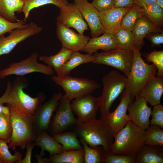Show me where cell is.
Masks as SVG:
<instances>
[{
    "mask_svg": "<svg viewBox=\"0 0 163 163\" xmlns=\"http://www.w3.org/2000/svg\"><path fill=\"white\" fill-rule=\"evenodd\" d=\"M73 113L79 122L83 123L96 119L100 107V99L87 94L74 99L70 103Z\"/></svg>",
    "mask_w": 163,
    "mask_h": 163,
    "instance_id": "cell-12",
    "label": "cell"
},
{
    "mask_svg": "<svg viewBox=\"0 0 163 163\" xmlns=\"http://www.w3.org/2000/svg\"><path fill=\"white\" fill-rule=\"evenodd\" d=\"M74 128L77 136L89 146L101 145L106 152H110L114 135L101 118L83 123L78 120Z\"/></svg>",
    "mask_w": 163,
    "mask_h": 163,
    "instance_id": "cell-1",
    "label": "cell"
},
{
    "mask_svg": "<svg viewBox=\"0 0 163 163\" xmlns=\"http://www.w3.org/2000/svg\"></svg>",
    "mask_w": 163,
    "mask_h": 163,
    "instance_id": "cell-52",
    "label": "cell"
},
{
    "mask_svg": "<svg viewBox=\"0 0 163 163\" xmlns=\"http://www.w3.org/2000/svg\"><path fill=\"white\" fill-rule=\"evenodd\" d=\"M132 32L134 37V46L140 50L144 43V39L148 34L163 30L143 14L137 20Z\"/></svg>",
    "mask_w": 163,
    "mask_h": 163,
    "instance_id": "cell-20",
    "label": "cell"
},
{
    "mask_svg": "<svg viewBox=\"0 0 163 163\" xmlns=\"http://www.w3.org/2000/svg\"><path fill=\"white\" fill-rule=\"evenodd\" d=\"M156 2L163 8V0H156Z\"/></svg>",
    "mask_w": 163,
    "mask_h": 163,
    "instance_id": "cell-50",
    "label": "cell"
},
{
    "mask_svg": "<svg viewBox=\"0 0 163 163\" xmlns=\"http://www.w3.org/2000/svg\"><path fill=\"white\" fill-rule=\"evenodd\" d=\"M34 142L35 145L40 147L41 151L40 154L42 156L44 155L45 151L48 152L50 157L64 151L62 145L58 143L53 136L49 135L47 131H43L38 134Z\"/></svg>",
    "mask_w": 163,
    "mask_h": 163,
    "instance_id": "cell-24",
    "label": "cell"
},
{
    "mask_svg": "<svg viewBox=\"0 0 163 163\" xmlns=\"http://www.w3.org/2000/svg\"><path fill=\"white\" fill-rule=\"evenodd\" d=\"M135 99V101H131L127 107L130 120L137 126L146 130L150 125L151 107L148 106L143 97L137 95Z\"/></svg>",
    "mask_w": 163,
    "mask_h": 163,
    "instance_id": "cell-17",
    "label": "cell"
},
{
    "mask_svg": "<svg viewBox=\"0 0 163 163\" xmlns=\"http://www.w3.org/2000/svg\"><path fill=\"white\" fill-rule=\"evenodd\" d=\"M0 163H4L2 160L0 159Z\"/></svg>",
    "mask_w": 163,
    "mask_h": 163,
    "instance_id": "cell-51",
    "label": "cell"
},
{
    "mask_svg": "<svg viewBox=\"0 0 163 163\" xmlns=\"http://www.w3.org/2000/svg\"><path fill=\"white\" fill-rule=\"evenodd\" d=\"M8 149L7 142L0 138V159L4 163H17L22 159V155L20 152L15 150L13 155Z\"/></svg>",
    "mask_w": 163,
    "mask_h": 163,
    "instance_id": "cell-36",
    "label": "cell"
},
{
    "mask_svg": "<svg viewBox=\"0 0 163 163\" xmlns=\"http://www.w3.org/2000/svg\"><path fill=\"white\" fill-rule=\"evenodd\" d=\"M163 94V78L155 76L145 85L138 95L151 106L160 103Z\"/></svg>",
    "mask_w": 163,
    "mask_h": 163,
    "instance_id": "cell-21",
    "label": "cell"
},
{
    "mask_svg": "<svg viewBox=\"0 0 163 163\" xmlns=\"http://www.w3.org/2000/svg\"><path fill=\"white\" fill-rule=\"evenodd\" d=\"M11 85V83L10 82H8V83L5 92L3 95L0 97V104L7 103L8 94Z\"/></svg>",
    "mask_w": 163,
    "mask_h": 163,
    "instance_id": "cell-46",
    "label": "cell"
},
{
    "mask_svg": "<svg viewBox=\"0 0 163 163\" xmlns=\"http://www.w3.org/2000/svg\"><path fill=\"white\" fill-rule=\"evenodd\" d=\"M51 163H84L83 149L63 151L50 157Z\"/></svg>",
    "mask_w": 163,
    "mask_h": 163,
    "instance_id": "cell-28",
    "label": "cell"
},
{
    "mask_svg": "<svg viewBox=\"0 0 163 163\" xmlns=\"http://www.w3.org/2000/svg\"><path fill=\"white\" fill-rule=\"evenodd\" d=\"M91 3L98 11L106 10L114 7L113 0H93Z\"/></svg>",
    "mask_w": 163,
    "mask_h": 163,
    "instance_id": "cell-42",
    "label": "cell"
},
{
    "mask_svg": "<svg viewBox=\"0 0 163 163\" xmlns=\"http://www.w3.org/2000/svg\"><path fill=\"white\" fill-rule=\"evenodd\" d=\"M35 145V143L33 142L28 143L26 146L27 152L25 156L23 159L20 160L17 163H31V153Z\"/></svg>",
    "mask_w": 163,
    "mask_h": 163,
    "instance_id": "cell-44",
    "label": "cell"
},
{
    "mask_svg": "<svg viewBox=\"0 0 163 163\" xmlns=\"http://www.w3.org/2000/svg\"><path fill=\"white\" fill-rule=\"evenodd\" d=\"M136 154L120 155L106 152L103 163H135Z\"/></svg>",
    "mask_w": 163,
    "mask_h": 163,
    "instance_id": "cell-40",
    "label": "cell"
},
{
    "mask_svg": "<svg viewBox=\"0 0 163 163\" xmlns=\"http://www.w3.org/2000/svg\"><path fill=\"white\" fill-rule=\"evenodd\" d=\"M162 147L144 144L136 154L135 163H163Z\"/></svg>",
    "mask_w": 163,
    "mask_h": 163,
    "instance_id": "cell-23",
    "label": "cell"
},
{
    "mask_svg": "<svg viewBox=\"0 0 163 163\" xmlns=\"http://www.w3.org/2000/svg\"><path fill=\"white\" fill-rule=\"evenodd\" d=\"M2 112L6 115L10 114V109L9 107L7 106H3L2 108Z\"/></svg>",
    "mask_w": 163,
    "mask_h": 163,
    "instance_id": "cell-49",
    "label": "cell"
},
{
    "mask_svg": "<svg viewBox=\"0 0 163 163\" xmlns=\"http://www.w3.org/2000/svg\"><path fill=\"white\" fill-rule=\"evenodd\" d=\"M132 49L134 55L132 65L125 88L129 91L131 101L147 83L155 76L157 69L153 64L145 62L141 57L140 50L134 46Z\"/></svg>",
    "mask_w": 163,
    "mask_h": 163,
    "instance_id": "cell-4",
    "label": "cell"
},
{
    "mask_svg": "<svg viewBox=\"0 0 163 163\" xmlns=\"http://www.w3.org/2000/svg\"><path fill=\"white\" fill-rule=\"evenodd\" d=\"M146 57L148 61L153 63L156 67L157 76L163 77V51H153Z\"/></svg>",
    "mask_w": 163,
    "mask_h": 163,
    "instance_id": "cell-39",
    "label": "cell"
},
{
    "mask_svg": "<svg viewBox=\"0 0 163 163\" xmlns=\"http://www.w3.org/2000/svg\"><path fill=\"white\" fill-rule=\"evenodd\" d=\"M113 34L118 47L124 50H131L134 46V37L132 31L120 28Z\"/></svg>",
    "mask_w": 163,
    "mask_h": 163,
    "instance_id": "cell-34",
    "label": "cell"
},
{
    "mask_svg": "<svg viewBox=\"0 0 163 163\" xmlns=\"http://www.w3.org/2000/svg\"><path fill=\"white\" fill-rule=\"evenodd\" d=\"M55 140L62 146L64 151L83 149L75 132H66L54 135Z\"/></svg>",
    "mask_w": 163,
    "mask_h": 163,
    "instance_id": "cell-29",
    "label": "cell"
},
{
    "mask_svg": "<svg viewBox=\"0 0 163 163\" xmlns=\"http://www.w3.org/2000/svg\"><path fill=\"white\" fill-rule=\"evenodd\" d=\"M12 132L10 114L6 115L2 112L0 113V138L8 142Z\"/></svg>",
    "mask_w": 163,
    "mask_h": 163,
    "instance_id": "cell-37",
    "label": "cell"
},
{
    "mask_svg": "<svg viewBox=\"0 0 163 163\" xmlns=\"http://www.w3.org/2000/svg\"><path fill=\"white\" fill-rule=\"evenodd\" d=\"M151 116L150 125L157 126L163 129V106L160 104L153 106Z\"/></svg>",
    "mask_w": 163,
    "mask_h": 163,
    "instance_id": "cell-41",
    "label": "cell"
},
{
    "mask_svg": "<svg viewBox=\"0 0 163 163\" xmlns=\"http://www.w3.org/2000/svg\"><path fill=\"white\" fill-rule=\"evenodd\" d=\"M143 15L142 8L133 4L123 17L121 28L132 31L137 20Z\"/></svg>",
    "mask_w": 163,
    "mask_h": 163,
    "instance_id": "cell-33",
    "label": "cell"
},
{
    "mask_svg": "<svg viewBox=\"0 0 163 163\" xmlns=\"http://www.w3.org/2000/svg\"><path fill=\"white\" fill-rule=\"evenodd\" d=\"M56 20V23L69 28H73L82 35L84 34L85 31L89 29L81 13L74 3H68L66 6L60 9Z\"/></svg>",
    "mask_w": 163,
    "mask_h": 163,
    "instance_id": "cell-15",
    "label": "cell"
},
{
    "mask_svg": "<svg viewBox=\"0 0 163 163\" xmlns=\"http://www.w3.org/2000/svg\"><path fill=\"white\" fill-rule=\"evenodd\" d=\"M12 127V133L8 142L9 148L14 150L17 146L22 150L29 142H34L37 137L34 129V116L25 114L8 104Z\"/></svg>",
    "mask_w": 163,
    "mask_h": 163,
    "instance_id": "cell-2",
    "label": "cell"
},
{
    "mask_svg": "<svg viewBox=\"0 0 163 163\" xmlns=\"http://www.w3.org/2000/svg\"><path fill=\"white\" fill-rule=\"evenodd\" d=\"M130 8H117L98 11L101 22L104 28V33L113 34L121 28L122 18Z\"/></svg>",
    "mask_w": 163,
    "mask_h": 163,
    "instance_id": "cell-19",
    "label": "cell"
},
{
    "mask_svg": "<svg viewBox=\"0 0 163 163\" xmlns=\"http://www.w3.org/2000/svg\"><path fill=\"white\" fill-rule=\"evenodd\" d=\"M42 27L31 22L27 26L15 29L7 37H0V56L9 53L20 42L28 37L40 33Z\"/></svg>",
    "mask_w": 163,
    "mask_h": 163,
    "instance_id": "cell-13",
    "label": "cell"
},
{
    "mask_svg": "<svg viewBox=\"0 0 163 163\" xmlns=\"http://www.w3.org/2000/svg\"><path fill=\"white\" fill-rule=\"evenodd\" d=\"M146 131V136L144 144L163 146V130L161 128L151 124Z\"/></svg>",
    "mask_w": 163,
    "mask_h": 163,
    "instance_id": "cell-35",
    "label": "cell"
},
{
    "mask_svg": "<svg viewBox=\"0 0 163 163\" xmlns=\"http://www.w3.org/2000/svg\"><path fill=\"white\" fill-rule=\"evenodd\" d=\"M117 47L113 34L104 33L101 36L90 38L82 51L93 54L99 50L106 52Z\"/></svg>",
    "mask_w": 163,
    "mask_h": 163,
    "instance_id": "cell-22",
    "label": "cell"
},
{
    "mask_svg": "<svg viewBox=\"0 0 163 163\" xmlns=\"http://www.w3.org/2000/svg\"><path fill=\"white\" fill-rule=\"evenodd\" d=\"M57 36L62 46L74 51H82L90 37L79 33L62 24L56 23Z\"/></svg>",
    "mask_w": 163,
    "mask_h": 163,
    "instance_id": "cell-16",
    "label": "cell"
},
{
    "mask_svg": "<svg viewBox=\"0 0 163 163\" xmlns=\"http://www.w3.org/2000/svg\"><path fill=\"white\" fill-rule=\"evenodd\" d=\"M143 14L155 25L163 26V8L157 2L142 8Z\"/></svg>",
    "mask_w": 163,
    "mask_h": 163,
    "instance_id": "cell-32",
    "label": "cell"
},
{
    "mask_svg": "<svg viewBox=\"0 0 163 163\" xmlns=\"http://www.w3.org/2000/svg\"><path fill=\"white\" fill-rule=\"evenodd\" d=\"M52 80L63 88L65 92V95L71 101L90 94L100 87L94 80L73 77L69 75L62 77L54 75Z\"/></svg>",
    "mask_w": 163,
    "mask_h": 163,
    "instance_id": "cell-7",
    "label": "cell"
},
{
    "mask_svg": "<svg viewBox=\"0 0 163 163\" xmlns=\"http://www.w3.org/2000/svg\"><path fill=\"white\" fill-rule=\"evenodd\" d=\"M29 24H26L24 20H20L16 22H11L0 16V37L13 30L18 28L26 27Z\"/></svg>",
    "mask_w": 163,
    "mask_h": 163,
    "instance_id": "cell-38",
    "label": "cell"
},
{
    "mask_svg": "<svg viewBox=\"0 0 163 163\" xmlns=\"http://www.w3.org/2000/svg\"><path fill=\"white\" fill-rule=\"evenodd\" d=\"M114 7L128 8L134 4V0H113Z\"/></svg>",
    "mask_w": 163,
    "mask_h": 163,
    "instance_id": "cell-45",
    "label": "cell"
},
{
    "mask_svg": "<svg viewBox=\"0 0 163 163\" xmlns=\"http://www.w3.org/2000/svg\"><path fill=\"white\" fill-rule=\"evenodd\" d=\"M27 86L25 80L22 77L16 78L11 85L8 94V104L27 115L34 116L36 110L45 99L43 94L33 97L24 91Z\"/></svg>",
    "mask_w": 163,
    "mask_h": 163,
    "instance_id": "cell-5",
    "label": "cell"
},
{
    "mask_svg": "<svg viewBox=\"0 0 163 163\" xmlns=\"http://www.w3.org/2000/svg\"><path fill=\"white\" fill-rule=\"evenodd\" d=\"M156 2V0H134V4L141 8Z\"/></svg>",
    "mask_w": 163,
    "mask_h": 163,
    "instance_id": "cell-47",
    "label": "cell"
},
{
    "mask_svg": "<svg viewBox=\"0 0 163 163\" xmlns=\"http://www.w3.org/2000/svg\"><path fill=\"white\" fill-rule=\"evenodd\" d=\"M86 22L92 37L99 36L104 33L98 14V11L88 0H74Z\"/></svg>",
    "mask_w": 163,
    "mask_h": 163,
    "instance_id": "cell-18",
    "label": "cell"
},
{
    "mask_svg": "<svg viewBox=\"0 0 163 163\" xmlns=\"http://www.w3.org/2000/svg\"><path fill=\"white\" fill-rule=\"evenodd\" d=\"M84 150L85 163H103L105 152L101 145L91 146L80 139Z\"/></svg>",
    "mask_w": 163,
    "mask_h": 163,
    "instance_id": "cell-30",
    "label": "cell"
},
{
    "mask_svg": "<svg viewBox=\"0 0 163 163\" xmlns=\"http://www.w3.org/2000/svg\"><path fill=\"white\" fill-rule=\"evenodd\" d=\"M38 56L37 53L34 52L25 59L11 63L8 67L0 70V78L2 79L11 75L23 76L35 72L48 75H53L52 68L38 62Z\"/></svg>",
    "mask_w": 163,
    "mask_h": 163,
    "instance_id": "cell-10",
    "label": "cell"
},
{
    "mask_svg": "<svg viewBox=\"0 0 163 163\" xmlns=\"http://www.w3.org/2000/svg\"><path fill=\"white\" fill-rule=\"evenodd\" d=\"M62 95L61 93L54 94L47 101L37 109L34 119L37 135L42 132L48 131L53 114Z\"/></svg>",
    "mask_w": 163,
    "mask_h": 163,
    "instance_id": "cell-14",
    "label": "cell"
},
{
    "mask_svg": "<svg viewBox=\"0 0 163 163\" xmlns=\"http://www.w3.org/2000/svg\"><path fill=\"white\" fill-rule=\"evenodd\" d=\"M24 4V0H0V16L11 22L18 21L15 13L22 12Z\"/></svg>",
    "mask_w": 163,
    "mask_h": 163,
    "instance_id": "cell-26",
    "label": "cell"
},
{
    "mask_svg": "<svg viewBox=\"0 0 163 163\" xmlns=\"http://www.w3.org/2000/svg\"><path fill=\"white\" fill-rule=\"evenodd\" d=\"M94 55L93 63L112 66L121 71L126 77L128 76L133 58V49L117 47L108 51L97 52Z\"/></svg>",
    "mask_w": 163,
    "mask_h": 163,
    "instance_id": "cell-8",
    "label": "cell"
},
{
    "mask_svg": "<svg viewBox=\"0 0 163 163\" xmlns=\"http://www.w3.org/2000/svg\"><path fill=\"white\" fill-rule=\"evenodd\" d=\"M71 101L64 94L62 95L50 122L48 130L52 136L74 128L78 120L72 112Z\"/></svg>",
    "mask_w": 163,
    "mask_h": 163,
    "instance_id": "cell-9",
    "label": "cell"
},
{
    "mask_svg": "<svg viewBox=\"0 0 163 163\" xmlns=\"http://www.w3.org/2000/svg\"><path fill=\"white\" fill-rule=\"evenodd\" d=\"M73 51L62 46L56 54L50 56H41L40 60L58 72L69 58Z\"/></svg>",
    "mask_w": 163,
    "mask_h": 163,
    "instance_id": "cell-27",
    "label": "cell"
},
{
    "mask_svg": "<svg viewBox=\"0 0 163 163\" xmlns=\"http://www.w3.org/2000/svg\"><path fill=\"white\" fill-rule=\"evenodd\" d=\"M94 59V56L93 54H82L79 51L72 52L68 60L56 73L57 76L62 77L69 75L73 69L82 64L93 62Z\"/></svg>",
    "mask_w": 163,
    "mask_h": 163,
    "instance_id": "cell-25",
    "label": "cell"
},
{
    "mask_svg": "<svg viewBox=\"0 0 163 163\" xmlns=\"http://www.w3.org/2000/svg\"><path fill=\"white\" fill-rule=\"evenodd\" d=\"M131 102L129 91L125 88L122 93L120 103L115 110L112 112L109 111L104 116L101 117L110 129L114 135L124 128L130 120L127 111L128 106Z\"/></svg>",
    "mask_w": 163,
    "mask_h": 163,
    "instance_id": "cell-11",
    "label": "cell"
},
{
    "mask_svg": "<svg viewBox=\"0 0 163 163\" xmlns=\"http://www.w3.org/2000/svg\"><path fill=\"white\" fill-rule=\"evenodd\" d=\"M103 90L100 99L101 117L110 111L112 104L125 89L127 78L116 70H112L102 78Z\"/></svg>",
    "mask_w": 163,
    "mask_h": 163,
    "instance_id": "cell-6",
    "label": "cell"
},
{
    "mask_svg": "<svg viewBox=\"0 0 163 163\" xmlns=\"http://www.w3.org/2000/svg\"><path fill=\"white\" fill-rule=\"evenodd\" d=\"M151 42L153 46H159L163 43V33L155 32L150 33L145 37Z\"/></svg>",
    "mask_w": 163,
    "mask_h": 163,
    "instance_id": "cell-43",
    "label": "cell"
},
{
    "mask_svg": "<svg viewBox=\"0 0 163 163\" xmlns=\"http://www.w3.org/2000/svg\"><path fill=\"white\" fill-rule=\"evenodd\" d=\"M35 156L37 159V162L39 163H49V158H43L40 154H35Z\"/></svg>",
    "mask_w": 163,
    "mask_h": 163,
    "instance_id": "cell-48",
    "label": "cell"
},
{
    "mask_svg": "<svg viewBox=\"0 0 163 163\" xmlns=\"http://www.w3.org/2000/svg\"><path fill=\"white\" fill-rule=\"evenodd\" d=\"M22 12L24 15V21L26 22L30 11L33 9L47 4H53L61 9L66 6L68 0H24Z\"/></svg>",
    "mask_w": 163,
    "mask_h": 163,
    "instance_id": "cell-31",
    "label": "cell"
},
{
    "mask_svg": "<svg viewBox=\"0 0 163 163\" xmlns=\"http://www.w3.org/2000/svg\"><path fill=\"white\" fill-rule=\"evenodd\" d=\"M146 131L135 125L131 120L117 133L110 153L120 155L136 154L144 144Z\"/></svg>",
    "mask_w": 163,
    "mask_h": 163,
    "instance_id": "cell-3",
    "label": "cell"
}]
</instances>
